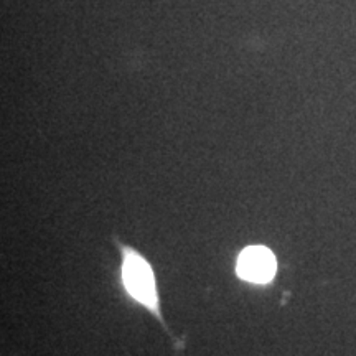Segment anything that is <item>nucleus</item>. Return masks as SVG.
I'll return each instance as SVG.
<instances>
[{"label": "nucleus", "instance_id": "obj_2", "mask_svg": "<svg viewBox=\"0 0 356 356\" xmlns=\"http://www.w3.org/2000/svg\"><path fill=\"white\" fill-rule=\"evenodd\" d=\"M277 261L270 249L264 246H249L239 254L236 273L243 280L266 284L274 277Z\"/></svg>", "mask_w": 356, "mask_h": 356}, {"label": "nucleus", "instance_id": "obj_1", "mask_svg": "<svg viewBox=\"0 0 356 356\" xmlns=\"http://www.w3.org/2000/svg\"><path fill=\"white\" fill-rule=\"evenodd\" d=\"M119 248H121L122 259L121 277L129 296H131L132 299H136L139 304L144 305L150 314L157 317V320L163 325V328H165L168 335L172 337L173 343H175V350H181L184 348V343L172 335L170 330L167 328L165 322H163L162 314H160V297L152 266L147 262V259L140 254V252H137L136 249H132L131 246L119 243Z\"/></svg>", "mask_w": 356, "mask_h": 356}]
</instances>
